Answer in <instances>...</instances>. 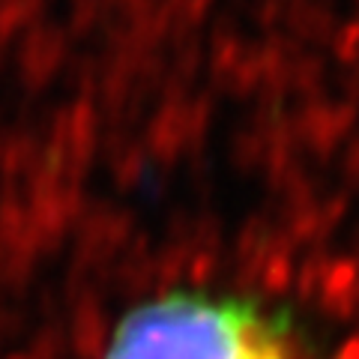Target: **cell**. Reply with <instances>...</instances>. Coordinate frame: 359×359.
Here are the masks:
<instances>
[{
    "label": "cell",
    "mask_w": 359,
    "mask_h": 359,
    "mask_svg": "<svg viewBox=\"0 0 359 359\" xmlns=\"http://www.w3.org/2000/svg\"><path fill=\"white\" fill-rule=\"evenodd\" d=\"M105 359H309L282 311L243 297L165 294L117 323Z\"/></svg>",
    "instance_id": "6da1fadb"
}]
</instances>
